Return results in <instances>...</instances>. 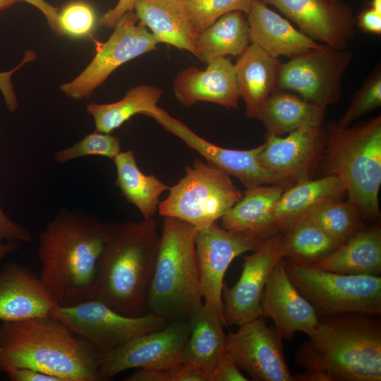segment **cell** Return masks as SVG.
Instances as JSON below:
<instances>
[{"instance_id": "cell-13", "label": "cell", "mask_w": 381, "mask_h": 381, "mask_svg": "<svg viewBox=\"0 0 381 381\" xmlns=\"http://www.w3.org/2000/svg\"><path fill=\"white\" fill-rule=\"evenodd\" d=\"M263 241L224 229L217 222L198 231L195 253L203 302L219 315L224 327L222 290L226 271L234 258L256 250Z\"/></svg>"}, {"instance_id": "cell-35", "label": "cell", "mask_w": 381, "mask_h": 381, "mask_svg": "<svg viewBox=\"0 0 381 381\" xmlns=\"http://www.w3.org/2000/svg\"><path fill=\"white\" fill-rule=\"evenodd\" d=\"M121 151L119 138L96 131L86 135L72 146L57 151L54 158L59 164L90 155L102 156L113 160Z\"/></svg>"}, {"instance_id": "cell-42", "label": "cell", "mask_w": 381, "mask_h": 381, "mask_svg": "<svg viewBox=\"0 0 381 381\" xmlns=\"http://www.w3.org/2000/svg\"><path fill=\"white\" fill-rule=\"evenodd\" d=\"M0 241L31 243L32 236L28 229L11 219L0 205Z\"/></svg>"}, {"instance_id": "cell-49", "label": "cell", "mask_w": 381, "mask_h": 381, "mask_svg": "<svg viewBox=\"0 0 381 381\" xmlns=\"http://www.w3.org/2000/svg\"><path fill=\"white\" fill-rule=\"evenodd\" d=\"M17 1V0H0V11L10 8Z\"/></svg>"}, {"instance_id": "cell-27", "label": "cell", "mask_w": 381, "mask_h": 381, "mask_svg": "<svg viewBox=\"0 0 381 381\" xmlns=\"http://www.w3.org/2000/svg\"><path fill=\"white\" fill-rule=\"evenodd\" d=\"M346 193L341 179L326 175L318 179H305L287 187L274 209L273 216L280 233L287 231L314 207Z\"/></svg>"}, {"instance_id": "cell-26", "label": "cell", "mask_w": 381, "mask_h": 381, "mask_svg": "<svg viewBox=\"0 0 381 381\" xmlns=\"http://www.w3.org/2000/svg\"><path fill=\"white\" fill-rule=\"evenodd\" d=\"M326 109L297 94L277 88L259 108L255 119L266 128V134L284 136L303 126H322Z\"/></svg>"}, {"instance_id": "cell-31", "label": "cell", "mask_w": 381, "mask_h": 381, "mask_svg": "<svg viewBox=\"0 0 381 381\" xmlns=\"http://www.w3.org/2000/svg\"><path fill=\"white\" fill-rule=\"evenodd\" d=\"M113 161L116 170L115 185L122 195L135 206L143 219L152 218L158 210L161 195L170 186L154 174L143 173L133 150L121 151Z\"/></svg>"}, {"instance_id": "cell-24", "label": "cell", "mask_w": 381, "mask_h": 381, "mask_svg": "<svg viewBox=\"0 0 381 381\" xmlns=\"http://www.w3.org/2000/svg\"><path fill=\"white\" fill-rule=\"evenodd\" d=\"M133 9L158 43H165L195 54L198 33L182 0H136Z\"/></svg>"}, {"instance_id": "cell-37", "label": "cell", "mask_w": 381, "mask_h": 381, "mask_svg": "<svg viewBox=\"0 0 381 381\" xmlns=\"http://www.w3.org/2000/svg\"><path fill=\"white\" fill-rule=\"evenodd\" d=\"M381 106V66L377 65L354 93L346 112L339 121L349 126L356 119Z\"/></svg>"}, {"instance_id": "cell-15", "label": "cell", "mask_w": 381, "mask_h": 381, "mask_svg": "<svg viewBox=\"0 0 381 381\" xmlns=\"http://www.w3.org/2000/svg\"><path fill=\"white\" fill-rule=\"evenodd\" d=\"M145 115L155 119L165 130L180 138L189 148L199 153L205 162L237 179L246 188L261 185H285L260 164L258 155L264 144L249 150L225 148L201 138L157 105Z\"/></svg>"}, {"instance_id": "cell-41", "label": "cell", "mask_w": 381, "mask_h": 381, "mask_svg": "<svg viewBox=\"0 0 381 381\" xmlns=\"http://www.w3.org/2000/svg\"><path fill=\"white\" fill-rule=\"evenodd\" d=\"M210 381H248L226 351L221 356L210 375Z\"/></svg>"}, {"instance_id": "cell-33", "label": "cell", "mask_w": 381, "mask_h": 381, "mask_svg": "<svg viewBox=\"0 0 381 381\" xmlns=\"http://www.w3.org/2000/svg\"><path fill=\"white\" fill-rule=\"evenodd\" d=\"M340 245L311 220L303 217L282 234L280 255L282 259L313 265Z\"/></svg>"}, {"instance_id": "cell-10", "label": "cell", "mask_w": 381, "mask_h": 381, "mask_svg": "<svg viewBox=\"0 0 381 381\" xmlns=\"http://www.w3.org/2000/svg\"><path fill=\"white\" fill-rule=\"evenodd\" d=\"M351 59L347 49L321 44L281 64L277 88L327 108L339 100L342 78Z\"/></svg>"}, {"instance_id": "cell-46", "label": "cell", "mask_w": 381, "mask_h": 381, "mask_svg": "<svg viewBox=\"0 0 381 381\" xmlns=\"http://www.w3.org/2000/svg\"><path fill=\"white\" fill-rule=\"evenodd\" d=\"M23 1L35 6L39 9L46 17L49 26L56 33L57 32V20L59 16V9L57 7L53 6L45 0H17Z\"/></svg>"}, {"instance_id": "cell-29", "label": "cell", "mask_w": 381, "mask_h": 381, "mask_svg": "<svg viewBox=\"0 0 381 381\" xmlns=\"http://www.w3.org/2000/svg\"><path fill=\"white\" fill-rule=\"evenodd\" d=\"M190 320L191 329L183 349V362L210 376L226 351L224 325L213 309L204 303Z\"/></svg>"}, {"instance_id": "cell-38", "label": "cell", "mask_w": 381, "mask_h": 381, "mask_svg": "<svg viewBox=\"0 0 381 381\" xmlns=\"http://www.w3.org/2000/svg\"><path fill=\"white\" fill-rule=\"evenodd\" d=\"M96 22L95 11L90 4L72 1L59 11L56 33L74 38L85 37L92 32Z\"/></svg>"}, {"instance_id": "cell-40", "label": "cell", "mask_w": 381, "mask_h": 381, "mask_svg": "<svg viewBox=\"0 0 381 381\" xmlns=\"http://www.w3.org/2000/svg\"><path fill=\"white\" fill-rule=\"evenodd\" d=\"M36 56V53L28 50L25 53L22 61L16 67L8 71L0 72V92L4 97L6 108L11 112H15L18 107L17 96L11 80L12 75L23 66L34 60Z\"/></svg>"}, {"instance_id": "cell-25", "label": "cell", "mask_w": 381, "mask_h": 381, "mask_svg": "<svg viewBox=\"0 0 381 381\" xmlns=\"http://www.w3.org/2000/svg\"><path fill=\"white\" fill-rule=\"evenodd\" d=\"M281 61L250 43L234 64L239 96L246 103V116L255 119L270 95L277 88Z\"/></svg>"}, {"instance_id": "cell-32", "label": "cell", "mask_w": 381, "mask_h": 381, "mask_svg": "<svg viewBox=\"0 0 381 381\" xmlns=\"http://www.w3.org/2000/svg\"><path fill=\"white\" fill-rule=\"evenodd\" d=\"M162 95L157 87L140 85L131 88L124 97L108 104L90 103L87 111L92 116L96 131L111 133L135 114H145L157 105Z\"/></svg>"}, {"instance_id": "cell-48", "label": "cell", "mask_w": 381, "mask_h": 381, "mask_svg": "<svg viewBox=\"0 0 381 381\" xmlns=\"http://www.w3.org/2000/svg\"><path fill=\"white\" fill-rule=\"evenodd\" d=\"M22 243L18 241H0V260L17 251Z\"/></svg>"}, {"instance_id": "cell-19", "label": "cell", "mask_w": 381, "mask_h": 381, "mask_svg": "<svg viewBox=\"0 0 381 381\" xmlns=\"http://www.w3.org/2000/svg\"><path fill=\"white\" fill-rule=\"evenodd\" d=\"M260 317L270 318L283 339L296 332L310 334L319 318L289 277L283 259L273 267L262 294Z\"/></svg>"}, {"instance_id": "cell-5", "label": "cell", "mask_w": 381, "mask_h": 381, "mask_svg": "<svg viewBox=\"0 0 381 381\" xmlns=\"http://www.w3.org/2000/svg\"><path fill=\"white\" fill-rule=\"evenodd\" d=\"M198 230L181 219L164 217L147 313L167 322L190 320L202 306L195 253Z\"/></svg>"}, {"instance_id": "cell-45", "label": "cell", "mask_w": 381, "mask_h": 381, "mask_svg": "<svg viewBox=\"0 0 381 381\" xmlns=\"http://www.w3.org/2000/svg\"><path fill=\"white\" fill-rule=\"evenodd\" d=\"M356 23L365 32L381 34V14L370 8L363 10L357 16Z\"/></svg>"}, {"instance_id": "cell-28", "label": "cell", "mask_w": 381, "mask_h": 381, "mask_svg": "<svg viewBox=\"0 0 381 381\" xmlns=\"http://www.w3.org/2000/svg\"><path fill=\"white\" fill-rule=\"evenodd\" d=\"M310 266L346 274L380 276V228L378 226L364 227L327 256Z\"/></svg>"}, {"instance_id": "cell-3", "label": "cell", "mask_w": 381, "mask_h": 381, "mask_svg": "<svg viewBox=\"0 0 381 381\" xmlns=\"http://www.w3.org/2000/svg\"><path fill=\"white\" fill-rule=\"evenodd\" d=\"M159 245V235L153 218L111 223L92 298L127 316L146 314Z\"/></svg>"}, {"instance_id": "cell-9", "label": "cell", "mask_w": 381, "mask_h": 381, "mask_svg": "<svg viewBox=\"0 0 381 381\" xmlns=\"http://www.w3.org/2000/svg\"><path fill=\"white\" fill-rule=\"evenodd\" d=\"M51 316L64 323L100 353L110 352L128 341L164 328V318L151 313L131 317L91 298L71 306H57Z\"/></svg>"}, {"instance_id": "cell-17", "label": "cell", "mask_w": 381, "mask_h": 381, "mask_svg": "<svg viewBox=\"0 0 381 381\" xmlns=\"http://www.w3.org/2000/svg\"><path fill=\"white\" fill-rule=\"evenodd\" d=\"M282 233L262 241L249 255L243 256L242 272L231 288L224 284L223 315L226 327L241 325L260 317L262 291L275 264L281 259Z\"/></svg>"}, {"instance_id": "cell-2", "label": "cell", "mask_w": 381, "mask_h": 381, "mask_svg": "<svg viewBox=\"0 0 381 381\" xmlns=\"http://www.w3.org/2000/svg\"><path fill=\"white\" fill-rule=\"evenodd\" d=\"M101 354L52 316L0 325V371L27 368L63 381H102Z\"/></svg>"}, {"instance_id": "cell-12", "label": "cell", "mask_w": 381, "mask_h": 381, "mask_svg": "<svg viewBox=\"0 0 381 381\" xmlns=\"http://www.w3.org/2000/svg\"><path fill=\"white\" fill-rule=\"evenodd\" d=\"M190 329V320L169 322L161 329L138 336L101 354L102 380H111L131 368L158 369L182 363Z\"/></svg>"}, {"instance_id": "cell-22", "label": "cell", "mask_w": 381, "mask_h": 381, "mask_svg": "<svg viewBox=\"0 0 381 381\" xmlns=\"http://www.w3.org/2000/svg\"><path fill=\"white\" fill-rule=\"evenodd\" d=\"M247 19L250 43L274 58L291 59L321 45L259 0L253 1Z\"/></svg>"}, {"instance_id": "cell-23", "label": "cell", "mask_w": 381, "mask_h": 381, "mask_svg": "<svg viewBox=\"0 0 381 381\" xmlns=\"http://www.w3.org/2000/svg\"><path fill=\"white\" fill-rule=\"evenodd\" d=\"M283 184L246 188L241 198L221 218L224 229L265 240L280 233L274 221V209L284 190Z\"/></svg>"}, {"instance_id": "cell-43", "label": "cell", "mask_w": 381, "mask_h": 381, "mask_svg": "<svg viewBox=\"0 0 381 381\" xmlns=\"http://www.w3.org/2000/svg\"><path fill=\"white\" fill-rule=\"evenodd\" d=\"M12 381H63L61 378L27 368H14L4 372Z\"/></svg>"}, {"instance_id": "cell-51", "label": "cell", "mask_w": 381, "mask_h": 381, "mask_svg": "<svg viewBox=\"0 0 381 381\" xmlns=\"http://www.w3.org/2000/svg\"><path fill=\"white\" fill-rule=\"evenodd\" d=\"M326 1H328L330 2H337V1H339L340 0H326Z\"/></svg>"}, {"instance_id": "cell-34", "label": "cell", "mask_w": 381, "mask_h": 381, "mask_svg": "<svg viewBox=\"0 0 381 381\" xmlns=\"http://www.w3.org/2000/svg\"><path fill=\"white\" fill-rule=\"evenodd\" d=\"M307 217L342 244L365 226L358 209L341 198L330 199L310 210Z\"/></svg>"}, {"instance_id": "cell-50", "label": "cell", "mask_w": 381, "mask_h": 381, "mask_svg": "<svg viewBox=\"0 0 381 381\" xmlns=\"http://www.w3.org/2000/svg\"><path fill=\"white\" fill-rule=\"evenodd\" d=\"M370 8L381 14V0H370Z\"/></svg>"}, {"instance_id": "cell-44", "label": "cell", "mask_w": 381, "mask_h": 381, "mask_svg": "<svg viewBox=\"0 0 381 381\" xmlns=\"http://www.w3.org/2000/svg\"><path fill=\"white\" fill-rule=\"evenodd\" d=\"M135 1L119 0L114 8L109 9L99 18V25L107 28H114L126 13L133 10Z\"/></svg>"}, {"instance_id": "cell-8", "label": "cell", "mask_w": 381, "mask_h": 381, "mask_svg": "<svg viewBox=\"0 0 381 381\" xmlns=\"http://www.w3.org/2000/svg\"><path fill=\"white\" fill-rule=\"evenodd\" d=\"M169 192L159 202V214L181 219L198 231L217 222L243 195L229 174L199 158L186 167L185 175Z\"/></svg>"}, {"instance_id": "cell-16", "label": "cell", "mask_w": 381, "mask_h": 381, "mask_svg": "<svg viewBox=\"0 0 381 381\" xmlns=\"http://www.w3.org/2000/svg\"><path fill=\"white\" fill-rule=\"evenodd\" d=\"M325 140L323 126H303L285 137L265 134L258 161L264 169L290 186L311 179L321 163Z\"/></svg>"}, {"instance_id": "cell-6", "label": "cell", "mask_w": 381, "mask_h": 381, "mask_svg": "<svg viewBox=\"0 0 381 381\" xmlns=\"http://www.w3.org/2000/svg\"><path fill=\"white\" fill-rule=\"evenodd\" d=\"M322 164L325 175L343 182L348 200L361 217L377 220L380 217L381 116L353 126L332 122L325 129Z\"/></svg>"}, {"instance_id": "cell-39", "label": "cell", "mask_w": 381, "mask_h": 381, "mask_svg": "<svg viewBox=\"0 0 381 381\" xmlns=\"http://www.w3.org/2000/svg\"><path fill=\"white\" fill-rule=\"evenodd\" d=\"M126 381H210V376L186 363L158 369H139L127 376Z\"/></svg>"}, {"instance_id": "cell-7", "label": "cell", "mask_w": 381, "mask_h": 381, "mask_svg": "<svg viewBox=\"0 0 381 381\" xmlns=\"http://www.w3.org/2000/svg\"><path fill=\"white\" fill-rule=\"evenodd\" d=\"M292 283L318 318L347 313L381 315V277L346 274L283 259Z\"/></svg>"}, {"instance_id": "cell-47", "label": "cell", "mask_w": 381, "mask_h": 381, "mask_svg": "<svg viewBox=\"0 0 381 381\" xmlns=\"http://www.w3.org/2000/svg\"><path fill=\"white\" fill-rule=\"evenodd\" d=\"M291 381H332L324 372L305 369L303 372L292 375Z\"/></svg>"}, {"instance_id": "cell-14", "label": "cell", "mask_w": 381, "mask_h": 381, "mask_svg": "<svg viewBox=\"0 0 381 381\" xmlns=\"http://www.w3.org/2000/svg\"><path fill=\"white\" fill-rule=\"evenodd\" d=\"M283 338L262 317L238 325L226 334V349L238 368L255 381H291Z\"/></svg>"}, {"instance_id": "cell-4", "label": "cell", "mask_w": 381, "mask_h": 381, "mask_svg": "<svg viewBox=\"0 0 381 381\" xmlns=\"http://www.w3.org/2000/svg\"><path fill=\"white\" fill-rule=\"evenodd\" d=\"M378 316L347 313L319 318L296 363L325 373L332 381L381 380V322Z\"/></svg>"}, {"instance_id": "cell-20", "label": "cell", "mask_w": 381, "mask_h": 381, "mask_svg": "<svg viewBox=\"0 0 381 381\" xmlns=\"http://www.w3.org/2000/svg\"><path fill=\"white\" fill-rule=\"evenodd\" d=\"M58 306L40 277L26 267L8 262L0 271V320L51 316Z\"/></svg>"}, {"instance_id": "cell-1", "label": "cell", "mask_w": 381, "mask_h": 381, "mask_svg": "<svg viewBox=\"0 0 381 381\" xmlns=\"http://www.w3.org/2000/svg\"><path fill=\"white\" fill-rule=\"evenodd\" d=\"M111 223L61 210L40 235V277L59 306L92 298L99 257Z\"/></svg>"}, {"instance_id": "cell-36", "label": "cell", "mask_w": 381, "mask_h": 381, "mask_svg": "<svg viewBox=\"0 0 381 381\" xmlns=\"http://www.w3.org/2000/svg\"><path fill=\"white\" fill-rule=\"evenodd\" d=\"M187 14L197 33L222 16L241 11L248 14L254 0H182Z\"/></svg>"}, {"instance_id": "cell-11", "label": "cell", "mask_w": 381, "mask_h": 381, "mask_svg": "<svg viewBox=\"0 0 381 381\" xmlns=\"http://www.w3.org/2000/svg\"><path fill=\"white\" fill-rule=\"evenodd\" d=\"M114 29L105 42L98 44L96 54L86 68L73 80L60 86L65 95L73 99H88L119 66L157 49L158 42L133 11L126 13Z\"/></svg>"}, {"instance_id": "cell-18", "label": "cell", "mask_w": 381, "mask_h": 381, "mask_svg": "<svg viewBox=\"0 0 381 381\" xmlns=\"http://www.w3.org/2000/svg\"><path fill=\"white\" fill-rule=\"evenodd\" d=\"M277 8L298 30L315 41L347 49L356 23L351 7L341 1L259 0Z\"/></svg>"}, {"instance_id": "cell-21", "label": "cell", "mask_w": 381, "mask_h": 381, "mask_svg": "<svg viewBox=\"0 0 381 381\" xmlns=\"http://www.w3.org/2000/svg\"><path fill=\"white\" fill-rule=\"evenodd\" d=\"M205 69L189 67L175 77L173 88L177 100L184 107L209 102L227 108L238 107L240 97L234 64L226 57L207 64Z\"/></svg>"}, {"instance_id": "cell-30", "label": "cell", "mask_w": 381, "mask_h": 381, "mask_svg": "<svg viewBox=\"0 0 381 381\" xmlns=\"http://www.w3.org/2000/svg\"><path fill=\"white\" fill-rule=\"evenodd\" d=\"M249 25L245 13H226L198 33L195 56L209 63L226 56H239L250 44Z\"/></svg>"}]
</instances>
